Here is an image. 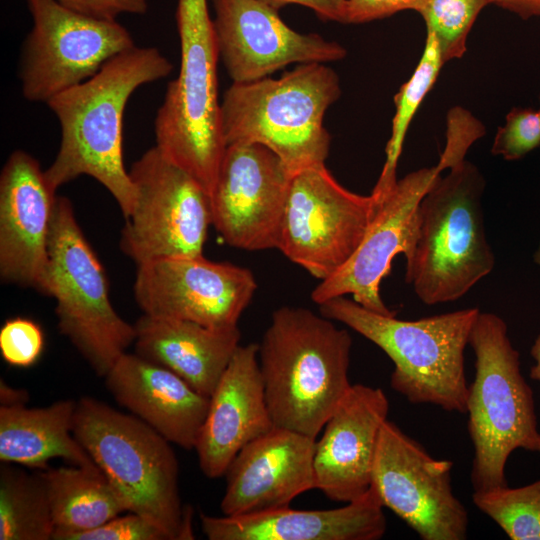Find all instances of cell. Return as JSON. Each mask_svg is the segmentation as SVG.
Wrapping results in <instances>:
<instances>
[{
    "instance_id": "obj_1",
    "label": "cell",
    "mask_w": 540,
    "mask_h": 540,
    "mask_svg": "<svg viewBox=\"0 0 540 540\" xmlns=\"http://www.w3.org/2000/svg\"><path fill=\"white\" fill-rule=\"evenodd\" d=\"M172 63L155 47L126 50L90 79L58 94L47 105L61 128L58 153L45 170L57 190L87 175L102 184L127 218L136 191L123 160V117L126 104L142 85L167 77Z\"/></svg>"
},
{
    "instance_id": "obj_2",
    "label": "cell",
    "mask_w": 540,
    "mask_h": 540,
    "mask_svg": "<svg viewBox=\"0 0 540 540\" xmlns=\"http://www.w3.org/2000/svg\"><path fill=\"white\" fill-rule=\"evenodd\" d=\"M346 329L301 307L274 311L258 344L265 397L275 427L313 438L352 384Z\"/></svg>"
},
{
    "instance_id": "obj_3",
    "label": "cell",
    "mask_w": 540,
    "mask_h": 540,
    "mask_svg": "<svg viewBox=\"0 0 540 540\" xmlns=\"http://www.w3.org/2000/svg\"><path fill=\"white\" fill-rule=\"evenodd\" d=\"M73 434L128 512L157 525L169 540L194 539L193 511L182 505L178 460L167 439L138 417L92 397L76 401Z\"/></svg>"
},
{
    "instance_id": "obj_4",
    "label": "cell",
    "mask_w": 540,
    "mask_h": 540,
    "mask_svg": "<svg viewBox=\"0 0 540 540\" xmlns=\"http://www.w3.org/2000/svg\"><path fill=\"white\" fill-rule=\"evenodd\" d=\"M319 306L321 315L343 323L387 354L394 363L390 386L409 402L466 413L469 384L464 353L479 309L401 320L345 296Z\"/></svg>"
},
{
    "instance_id": "obj_5",
    "label": "cell",
    "mask_w": 540,
    "mask_h": 540,
    "mask_svg": "<svg viewBox=\"0 0 540 540\" xmlns=\"http://www.w3.org/2000/svg\"><path fill=\"white\" fill-rule=\"evenodd\" d=\"M340 95L339 77L324 63L299 64L277 79L232 83L221 101L226 145H263L291 175L323 164L331 140L324 117Z\"/></svg>"
},
{
    "instance_id": "obj_6",
    "label": "cell",
    "mask_w": 540,
    "mask_h": 540,
    "mask_svg": "<svg viewBox=\"0 0 540 540\" xmlns=\"http://www.w3.org/2000/svg\"><path fill=\"white\" fill-rule=\"evenodd\" d=\"M447 170L419 203L416 243L406 261V282L426 305L461 298L495 265L484 227L483 175L467 160Z\"/></svg>"
},
{
    "instance_id": "obj_7",
    "label": "cell",
    "mask_w": 540,
    "mask_h": 540,
    "mask_svg": "<svg viewBox=\"0 0 540 540\" xmlns=\"http://www.w3.org/2000/svg\"><path fill=\"white\" fill-rule=\"evenodd\" d=\"M475 361L466 413L474 447L471 484L474 491L507 485L505 467L519 448L539 452L540 432L533 392L521 373L506 322L490 312L478 314L469 336Z\"/></svg>"
},
{
    "instance_id": "obj_8",
    "label": "cell",
    "mask_w": 540,
    "mask_h": 540,
    "mask_svg": "<svg viewBox=\"0 0 540 540\" xmlns=\"http://www.w3.org/2000/svg\"><path fill=\"white\" fill-rule=\"evenodd\" d=\"M181 62L155 118L158 149L210 195L226 148L218 98L219 52L207 0H178Z\"/></svg>"
},
{
    "instance_id": "obj_9",
    "label": "cell",
    "mask_w": 540,
    "mask_h": 540,
    "mask_svg": "<svg viewBox=\"0 0 540 540\" xmlns=\"http://www.w3.org/2000/svg\"><path fill=\"white\" fill-rule=\"evenodd\" d=\"M47 296L56 300L60 333L105 377L135 342L136 329L112 306L105 269L64 196H57L51 223Z\"/></svg>"
},
{
    "instance_id": "obj_10",
    "label": "cell",
    "mask_w": 540,
    "mask_h": 540,
    "mask_svg": "<svg viewBox=\"0 0 540 540\" xmlns=\"http://www.w3.org/2000/svg\"><path fill=\"white\" fill-rule=\"evenodd\" d=\"M136 201L121 231L120 249L137 265L180 256L203 255L212 224L210 195L157 146L129 171Z\"/></svg>"
},
{
    "instance_id": "obj_11",
    "label": "cell",
    "mask_w": 540,
    "mask_h": 540,
    "mask_svg": "<svg viewBox=\"0 0 540 540\" xmlns=\"http://www.w3.org/2000/svg\"><path fill=\"white\" fill-rule=\"evenodd\" d=\"M27 5L33 26L23 43L19 66L27 101L47 104L135 46L117 20L86 15L56 0H27Z\"/></svg>"
},
{
    "instance_id": "obj_12",
    "label": "cell",
    "mask_w": 540,
    "mask_h": 540,
    "mask_svg": "<svg viewBox=\"0 0 540 540\" xmlns=\"http://www.w3.org/2000/svg\"><path fill=\"white\" fill-rule=\"evenodd\" d=\"M378 201L342 186L325 163L290 179L278 249L320 281L354 254L376 213Z\"/></svg>"
},
{
    "instance_id": "obj_13",
    "label": "cell",
    "mask_w": 540,
    "mask_h": 540,
    "mask_svg": "<svg viewBox=\"0 0 540 540\" xmlns=\"http://www.w3.org/2000/svg\"><path fill=\"white\" fill-rule=\"evenodd\" d=\"M453 462L433 458L394 422L383 424L371 486L422 540H463L468 513L453 493Z\"/></svg>"
},
{
    "instance_id": "obj_14",
    "label": "cell",
    "mask_w": 540,
    "mask_h": 540,
    "mask_svg": "<svg viewBox=\"0 0 540 540\" xmlns=\"http://www.w3.org/2000/svg\"><path fill=\"white\" fill-rule=\"evenodd\" d=\"M257 289L253 273L203 255L168 257L137 265L133 286L143 314L212 328L238 326Z\"/></svg>"
},
{
    "instance_id": "obj_15",
    "label": "cell",
    "mask_w": 540,
    "mask_h": 540,
    "mask_svg": "<svg viewBox=\"0 0 540 540\" xmlns=\"http://www.w3.org/2000/svg\"><path fill=\"white\" fill-rule=\"evenodd\" d=\"M291 177L263 145L226 146L210 194L212 225L226 243L249 251L278 249Z\"/></svg>"
},
{
    "instance_id": "obj_16",
    "label": "cell",
    "mask_w": 540,
    "mask_h": 540,
    "mask_svg": "<svg viewBox=\"0 0 540 540\" xmlns=\"http://www.w3.org/2000/svg\"><path fill=\"white\" fill-rule=\"evenodd\" d=\"M439 167L421 168L397 180L380 200L376 213L360 245L351 258L311 293L312 300L324 302L351 294L364 308L393 316L380 295L382 280L390 273L395 256L412 257L418 231V207Z\"/></svg>"
},
{
    "instance_id": "obj_17",
    "label": "cell",
    "mask_w": 540,
    "mask_h": 540,
    "mask_svg": "<svg viewBox=\"0 0 540 540\" xmlns=\"http://www.w3.org/2000/svg\"><path fill=\"white\" fill-rule=\"evenodd\" d=\"M219 52L233 83L270 76L293 63L342 60L346 49L316 33L289 27L278 10L259 0H211Z\"/></svg>"
},
{
    "instance_id": "obj_18",
    "label": "cell",
    "mask_w": 540,
    "mask_h": 540,
    "mask_svg": "<svg viewBox=\"0 0 540 540\" xmlns=\"http://www.w3.org/2000/svg\"><path fill=\"white\" fill-rule=\"evenodd\" d=\"M57 200L45 170L15 150L0 174V277L47 296L49 237Z\"/></svg>"
},
{
    "instance_id": "obj_19",
    "label": "cell",
    "mask_w": 540,
    "mask_h": 540,
    "mask_svg": "<svg viewBox=\"0 0 540 540\" xmlns=\"http://www.w3.org/2000/svg\"><path fill=\"white\" fill-rule=\"evenodd\" d=\"M317 438L273 427L245 445L226 470L223 515L239 516L288 507L315 489Z\"/></svg>"
},
{
    "instance_id": "obj_20",
    "label": "cell",
    "mask_w": 540,
    "mask_h": 540,
    "mask_svg": "<svg viewBox=\"0 0 540 540\" xmlns=\"http://www.w3.org/2000/svg\"><path fill=\"white\" fill-rule=\"evenodd\" d=\"M389 412L384 391L352 384L316 439L315 489L327 498L349 503L371 487L379 435Z\"/></svg>"
},
{
    "instance_id": "obj_21",
    "label": "cell",
    "mask_w": 540,
    "mask_h": 540,
    "mask_svg": "<svg viewBox=\"0 0 540 540\" xmlns=\"http://www.w3.org/2000/svg\"><path fill=\"white\" fill-rule=\"evenodd\" d=\"M274 427L258 361V344L239 345L210 395L194 450L208 478L224 476L238 452Z\"/></svg>"
},
{
    "instance_id": "obj_22",
    "label": "cell",
    "mask_w": 540,
    "mask_h": 540,
    "mask_svg": "<svg viewBox=\"0 0 540 540\" xmlns=\"http://www.w3.org/2000/svg\"><path fill=\"white\" fill-rule=\"evenodd\" d=\"M104 378L110 394L131 414L170 443L185 450L195 448L209 396L136 353H124Z\"/></svg>"
},
{
    "instance_id": "obj_23",
    "label": "cell",
    "mask_w": 540,
    "mask_h": 540,
    "mask_svg": "<svg viewBox=\"0 0 540 540\" xmlns=\"http://www.w3.org/2000/svg\"><path fill=\"white\" fill-rule=\"evenodd\" d=\"M381 500L371 486L361 498L326 510L271 511L221 517L200 514L209 540H378L386 532Z\"/></svg>"
},
{
    "instance_id": "obj_24",
    "label": "cell",
    "mask_w": 540,
    "mask_h": 540,
    "mask_svg": "<svg viewBox=\"0 0 540 540\" xmlns=\"http://www.w3.org/2000/svg\"><path fill=\"white\" fill-rule=\"evenodd\" d=\"M134 326L137 355L172 371L209 397L240 345L238 326L212 328L146 314Z\"/></svg>"
},
{
    "instance_id": "obj_25",
    "label": "cell",
    "mask_w": 540,
    "mask_h": 540,
    "mask_svg": "<svg viewBox=\"0 0 540 540\" xmlns=\"http://www.w3.org/2000/svg\"><path fill=\"white\" fill-rule=\"evenodd\" d=\"M76 401L46 407L0 406V461L46 469L50 459L98 469L73 434Z\"/></svg>"
},
{
    "instance_id": "obj_26",
    "label": "cell",
    "mask_w": 540,
    "mask_h": 540,
    "mask_svg": "<svg viewBox=\"0 0 540 540\" xmlns=\"http://www.w3.org/2000/svg\"><path fill=\"white\" fill-rule=\"evenodd\" d=\"M41 470L55 526L53 537L88 531L128 512L122 497L98 469L70 465Z\"/></svg>"
},
{
    "instance_id": "obj_27",
    "label": "cell",
    "mask_w": 540,
    "mask_h": 540,
    "mask_svg": "<svg viewBox=\"0 0 540 540\" xmlns=\"http://www.w3.org/2000/svg\"><path fill=\"white\" fill-rule=\"evenodd\" d=\"M55 526L42 470L0 466V540H52Z\"/></svg>"
},
{
    "instance_id": "obj_28",
    "label": "cell",
    "mask_w": 540,
    "mask_h": 540,
    "mask_svg": "<svg viewBox=\"0 0 540 540\" xmlns=\"http://www.w3.org/2000/svg\"><path fill=\"white\" fill-rule=\"evenodd\" d=\"M444 62L435 37L427 32L424 49L410 78L394 97L395 114L391 136L387 142L386 159L371 195L380 200L397 182L396 169L406 134L412 119L428 92L432 89Z\"/></svg>"
},
{
    "instance_id": "obj_29",
    "label": "cell",
    "mask_w": 540,
    "mask_h": 540,
    "mask_svg": "<svg viewBox=\"0 0 540 540\" xmlns=\"http://www.w3.org/2000/svg\"><path fill=\"white\" fill-rule=\"evenodd\" d=\"M474 505L512 540H540V480L474 491Z\"/></svg>"
},
{
    "instance_id": "obj_30",
    "label": "cell",
    "mask_w": 540,
    "mask_h": 540,
    "mask_svg": "<svg viewBox=\"0 0 540 540\" xmlns=\"http://www.w3.org/2000/svg\"><path fill=\"white\" fill-rule=\"evenodd\" d=\"M488 0H428L419 12L438 44L445 63L461 58L477 16Z\"/></svg>"
},
{
    "instance_id": "obj_31",
    "label": "cell",
    "mask_w": 540,
    "mask_h": 540,
    "mask_svg": "<svg viewBox=\"0 0 540 540\" xmlns=\"http://www.w3.org/2000/svg\"><path fill=\"white\" fill-rule=\"evenodd\" d=\"M540 146V110L514 107L498 128L491 152L508 161L519 160Z\"/></svg>"
},
{
    "instance_id": "obj_32",
    "label": "cell",
    "mask_w": 540,
    "mask_h": 540,
    "mask_svg": "<svg viewBox=\"0 0 540 540\" xmlns=\"http://www.w3.org/2000/svg\"><path fill=\"white\" fill-rule=\"evenodd\" d=\"M44 348L41 327L31 319H8L0 329V353L10 365L26 368L33 365Z\"/></svg>"
},
{
    "instance_id": "obj_33",
    "label": "cell",
    "mask_w": 540,
    "mask_h": 540,
    "mask_svg": "<svg viewBox=\"0 0 540 540\" xmlns=\"http://www.w3.org/2000/svg\"><path fill=\"white\" fill-rule=\"evenodd\" d=\"M53 540H169L154 523L141 515L129 512L104 524L82 532L57 534Z\"/></svg>"
},
{
    "instance_id": "obj_34",
    "label": "cell",
    "mask_w": 540,
    "mask_h": 540,
    "mask_svg": "<svg viewBox=\"0 0 540 540\" xmlns=\"http://www.w3.org/2000/svg\"><path fill=\"white\" fill-rule=\"evenodd\" d=\"M447 139L437 166L441 171L465 160L471 145L484 135V127L465 109L456 107L447 117Z\"/></svg>"
},
{
    "instance_id": "obj_35",
    "label": "cell",
    "mask_w": 540,
    "mask_h": 540,
    "mask_svg": "<svg viewBox=\"0 0 540 540\" xmlns=\"http://www.w3.org/2000/svg\"><path fill=\"white\" fill-rule=\"evenodd\" d=\"M427 2L428 0H347L346 23L370 22L404 10L419 13Z\"/></svg>"
},
{
    "instance_id": "obj_36",
    "label": "cell",
    "mask_w": 540,
    "mask_h": 540,
    "mask_svg": "<svg viewBox=\"0 0 540 540\" xmlns=\"http://www.w3.org/2000/svg\"><path fill=\"white\" fill-rule=\"evenodd\" d=\"M74 11L93 17L116 20L122 14H145L147 0H56Z\"/></svg>"
},
{
    "instance_id": "obj_37",
    "label": "cell",
    "mask_w": 540,
    "mask_h": 540,
    "mask_svg": "<svg viewBox=\"0 0 540 540\" xmlns=\"http://www.w3.org/2000/svg\"><path fill=\"white\" fill-rule=\"evenodd\" d=\"M276 10L290 4L310 8L323 21L346 23L347 0H259Z\"/></svg>"
},
{
    "instance_id": "obj_38",
    "label": "cell",
    "mask_w": 540,
    "mask_h": 540,
    "mask_svg": "<svg viewBox=\"0 0 540 540\" xmlns=\"http://www.w3.org/2000/svg\"><path fill=\"white\" fill-rule=\"evenodd\" d=\"M489 4L517 14L522 19L540 16V0H488Z\"/></svg>"
},
{
    "instance_id": "obj_39",
    "label": "cell",
    "mask_w": 540,
    "mask_h": 540,
    "mask_svg": "<svg viewBox=\"0 0 540 540\" xmlns=\"http://www.w3.org/2000/svg\"><path fill=\"white\" fill-rule=\"evenodd\" d=\"M29 400L28 391L11 387L1 379L0 402L1 406H24Z\"/></svg>"
},
{
    "instance_id": "obj_40",
    "label": "cell",
    "mask_w": 540,
    "mask_h": 540,
    "mask_svg": "<svg viewBox=\"0 0 540 540\" xmlns=\"http://www.w3.org/2000/svg\"><path fill=\"white\" fill-rule=\"evenodd\" d=\"M534 262L540 267V243L534 253ZM530 353L535 361V364L531 367L530 370V377L533 380L540 381V334L535 339L534 344L531 347Z\"/></svg>"
},
{
    "instance_id": "obj_41",
    "label": "cell",
    "mask_w": 540,
    "mask_h": 540,
    "mask_svg": "<svg viewBox=\"0 0 540 540\" xmlns=\"http://www.w3.org/2000/svg\"><path fill=\"white\" fill-rule=\"evenodd\" d=\"M539 110H540V108H539Z\"/></svg>"
}]
</instances>
